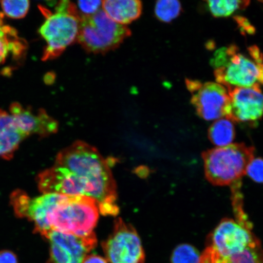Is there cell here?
<instances>
[{
    "instance_id": "ac0fdd59",
    "label": "cell",
    "mask_w": 263,
    "mask_h": 263,
    "mask_svg": "<svg viewBox=\"0 0 263 263\" xmlns=\"http://www.w3.org/2000/svg\"><path fill=\"white\" fill-rule=\"evenodd\" d=\"M210 13L215 17H226L234 14L239 10L246 9L249 5V1H208L206 2Z\"/></svg>"
},
{
    "instance_id": "4316f807",
    "label": "cell",
    "mask_w": 263,
    "mask_h": 263,
    "mask_svg": "<svg viewBox=\"0 0 263 263\" xmlns=\"http://www.w3.org/2000/svg\"><path fill=\"white\" fill-rule=\"evenodd\" d=\"M15 126L16 124L12 115L0 109V133Z\"/></svg>"
},
{
    "instance_id": "44dd1931",
    "label": "cell",
    "mask_w": 263,
    "mask_h": 263,
    "mask_svg": "<svg viewBox=\"0 0 263 263\" xmlns=\"http://www.w3.org/2000/svg\"><path fill=\"white\" fill-rule=\"evenodd\" d=\"M2 14L12 19L24 18L27 14L30 3L27 0H9L0 2Z\"/></svg>"
},
{
    "instance_id": "f1b7e54d",
    "label": "cell",
    "mask_w": 263,
    "mask_h": 263,
    "mask_svg": "<svg viewBox=\"0 0 263 263\" xmlns=\"http://www.w3.org/2000/svg\"><path fill=\"white\" fill-rule=\"evenodd\" d=\"M82 263H108L106 259L101 256L92 254L87 255Z\"/></svg>"
},
{
    "instance_id": "484cf974",
    "label": "cell",
    "mask_w": 263,
    "mask_h": 263,
    "mask_svg": "<svg viewBox=\"0 0 263 263\" xmlns=\"http://www.w3.org/2000/svg\"><path fill=\"white\" fill-rule=\"evenodd\" d=\"M200 263H229L228 259L220 255L211 246H209L200 258Z\"/></svg>"
},
{
    "instance_id": "9c48e42d",
    "label": "cell",
    "mask_w": 263,
    "mask_h": 263,
    "mask_svg": "<svg viewBox=\"0 0 263 263\" xmlns=\"http://www.w3.org/2000/svg\"><path fill=\"white\" fill-rule=\"evenodd\" d=\"M45 238L50 246L48 263H82L97 244L95 233L78 236L51 230Z\"/></svg>"
},
{
    "instance_id": "52a82bcc",
    "label": "cell",
    "mask_w": 263,
    "mask_h": 263,
    "mask_svg": "<svg viewBox=\"0 0 263 263\" xmlns=\"http://www.w3.org/2000/svg\"><path fill=\"white\" fill-rule=\"evenodd\" d=\"M186 85L191 94V103L198 116L206 121L229 118L231 113L228 90L216 82H203L186 79Z\"/></svg>"
},
{
    "instance_id": "6da1fadb",
    "label": "cell",
    "mask_w": 263,
    "mask_h": 263,
    "mask_svg": "<svg viewBox=\"0 0 263 263\" xmlns=\"http://www.w3.org/2000/svg\"><path fill=\"white\" fill-rule=\"evenodd\" d=\"M54 164L69 171L80 195L96 200L102 215L116 216L119 212L113 174L96 148L76 141L58 154Z\"/></svg>"
},
{
    "instance_id": "2e32d148",
    "label": "cell",
    "mask_w": 263,
    "mask_h": 263,
    "mask_svg": "<svg viewBox=\"0 0 263 263\" xmlns=\"http://www.w3.org/2000/svg\"><path fill=\"white\" fill-rule=\"evenodd\" d=\"M235 137L234 123L228 118L216 120L209 128V139L216 147L230 145Z\"/></svg>"
},
{
    "instance_id": "603a6c76",
    "label": "cell",
    "mask_w": 263,
    "mask_h": 263,
    "mask_svg": "<svg viewBox=\"0 0 263 263\" xmlns=\"http://www.w3.org/2000/svg\"><path fill=\"white\" fill-rule=\"evenodd\" d=\"M30 197L21 190H16L11 196V203L15 214L18 218H26L30 202Z\"/></svg>"
},
{
    "instance_id": "8992f818",
    "label": "cell",
    "mask_w": 263,
    "mask_h": 263,
    "mask_svg": "<svg viewBox=\"0 0 263 263\" xmlns=\"http://www.w3.org/2000/svg\"><path fill=\"white\" fill-rule=\"evenodd\" d=\"M130 35L126 26L115 22L101 9L81 18L77 41L89 53L103 54L117 48Z\"/></svg>"
},
{
    "instance_id": "ba28073f",
    "label": "cell",
    "mask_w": 263,
    "mask_h": 263,
    "mask_svg": "<svg viewBox=\"0 0 263 263\" xmlns=\"http://www.w3.org/2000/svg\"><path fill=\"white\" fill-rule=\"evenodd\" d=\"M102 246L110 263L145 261V254L136 229L121 218L115 220L112 233L102 243Z\"/></svg>"
},
{
    "instance_id": "7c38bea8",
    "label": "cell",
    "mask_w": 263,
    "mask_h": 263,
    "mask_svg": "<svg viewBox=\"0 0 263 263\" xmlns=\"http://www.w3.org/2000/svg\"><path fill=\"white\" fill-rule=\"evenodd\" d=\"M11 115L14 118L16 126L26 137L32 134L45 137L57 133L59 124L44 109L33 111L31 107H24L18 103L10 107Z\"/></svg>"
},
{
    "instance_id": "4fadbf2b",
    "label": "cell",
    "mask_w": 263,
    "mask_h": 263,
    "mask_svg": "<svg viewBox=\"0 0 263 263\" xmlns=\"http://www.w3.org/2000/svg\"><path fill=\"white\" fill-rule=\"evenodd\" d=\"M65 195L57 193L44 194L40 197L31 199L26 218L34 223V232L44 238L51 231L48 222V216Z\"/></svg>"
},
{
    "instance_id": "7402d4cb",
    "label": "cell",
    "mask_w": 263,
    "mask_h": 263,
    "mask_svg": "<svg viewBox=\"0 0 263 263\" xmlns=\"http://www.w3.org/2000/svg\"><path fill=\"white\" fill-rule=\"evenodd\" d=\"M201 255L192 245L183 244L174 250L172 263H200Z\"/></svg>"
},
{
    "instance_id": "9a60e30c",
    "label": "cell",
    "mask_w": 263,
    "mask_h": 263,
    "mask_svg": "<svg viewBox=\"0 0 263 263\" xmlns=\"http://www.w3.org/2000/svg\"><path fill=\"white\" fill-rule=\"evenodd\" d=\"M3 17L0 12V64H4L9 55L20 57L26 48L25 42L18 37L15 29L5 24Z\"/></svg>"
},
{
    "instance_id": "d6986e66",
    "label": "cell",
    "mask_w": 263,
    "mask_h": 263,
    "mask_svg": "<svg viewBox=\"0 0 263 263\" xmlns=\"http://www.w3.org/2000/svg\"><path fill=\"white\" fill-rule=\"evenodd\" d=\"M154 11L157 19L161 22L169 23L180 15L182 5L177 0H161L157 2Z\"/></svg>"
},
{
    "instance_id": "8fae6325",
    "label": "cell",
    "mask_w": 263,
    "mask_h": 263,
    "mask_svg": "<svg viewBox=\"0 0 263 263\" xmlns=\"http://www.w3.org/2000/svg\"><path fill=\"white\" fill-rule=\"evenodd\" d=\"M233 123H255L263 117V91L259 85L229 88Z\"/></svg>"
},
{
    "instance_id": "5b68a950",
    "label": "cell",
    "mask_w": 263,
    "mask_h": 263,
    "mask_svg": "<svg viewBox=\"0 0 263 263\" xmlns=\"http://www.w3.org/2000/svg\"><path fill=\"white\" fill-rule=\"evenodd\" d=\"M206 178L213 185L226 186L238 182L254 159V148L244 143L215 147L202 154Z\"/></svg>"
},
{
    "instance_id": "30bf717a",
    "label": "cell",
    "mask_w": 263,
    "mask_h": 263,
    "mask_svg": "<svg viewBox=\"0 0 263 263\" xmlns=\"http://www.w3.org/2000/svg\"><path fill=\"white\" fill-rule=\"evenodd\" d=\"M211 245L220 255L228 258L249 246L259 242L249 230L232 219H224L214 230Z\"/></svg>"
},
{
    "instance_id": "3957f363",
    "label": "cell",
    "mask_w": 263,
    "mask_h": 263,
    "mask_svg": "<svg viewBox=\"0 0 263 263\" xmlns=\"http://www.w3.org/2000/svg\"><path fill=\"white\" fill-rule=\"evenodd\" d=\"M40 8L45 20L39 34L47 44L42 59L50 60L77 41L81 18L74 3L67 0L59 2L54 12L42 6Z\"/></svg>"
},
{
    "instance_id": "83f0119b",
    "label": "cell",
    "mask_w": 263,
    "mask_h": 263,
    "mask_svg": "<svg viewBox=\"0 0 263 263\" xmlns=\"http://www.w3.org/2000/svg\"><path fill=\"white\" fill-rule=\"evenodd\" d=\"M0 263H18V261L14 252L4 250L0 251Z\"/></svg>"
},
{
    "instance_id": "d4e9b609",
    "label": "cell",
    "mask_w": 263,
    "mask_h": 263,
    "mask_svg": "<svg viewBox=\"0 0 263 263\" xmlns=\"http://www.w3.org/2000/svg\"><path fill=\"white\" fill-rule=\"evenodd\" d=\"M246 174L255 182L263 183V159L254 158L249 163Z\"/></svg>"
},
{
    "instance_id": "cb8c5ba5",
    "label": "cell",
    "mask_w": 263,
    "mask_h": 263,
    "mask_svg": "<svg viewBox=\"0 0 263 263\" xmlns=\"http://www.w3.org/2000/svg\"><path fill=\"white\" fill-rule=\"evenodd\" d=\"M103 5L101 1H79L76 5L81 18L88 17L100 11Z\"/></svg>"
},
{
    "instance_id": "277c9868",
    "label": "cell",
    "mask_w": 263,
    "mask_h": 263,
    "mask_svg": "<svg viewBox=\"0 0 263 263\" xmlns=\"http://www.w3.org/2000/svg\"><path fill=\"white\" fill-rule=\"evenodd\" d=\"M99 212L98 203L91 197L65 196L49 212L48 222L54 231L87 236L94 233Z\"/></svg>"
},
{
    "instance_id": "5bb4252c",
    "label": "cell",
    "mask_w": 263,
    "mask_h": 263,
    "mask_svg": "<svg viewBox=\"0 0 263 263\" xmlns=\"http://www.w3.org/2000/svg\"><path fill=\"white\" fill-rule=\"evenodd\" d=\"M102 7L108 17L124 26L136 21L142 12V3L138 0H106Z\"/></svg>"
},
{
    "instance_id": "7a4b0ae2",
    "label": "cell",
    "mask_w": 263,
    "mask_h": 263,
    "mask_svg": "<svg viewBox=\"0 0 263 263\" xmlns=\"http://www.w3.org/2000/svg\"><path fill=\"white\" fill-rule=\"evenodd\" d=\"M210 63L216 81L227 89L263 87V54L256 46H251L247 51L234 44L219 48Z\"/></svg>"
},
{
    "instance_id": "ffe728a7",
    "label": "cell",
    "mask_w": 263,
    "mask_h": 263,
    "mask_svg": "<svg viewBox=\"0 0 263 263\" xmlns=\"http://www.w3.org/2000/svg\"><path fill=\"white\" fill-rule=\"evenodd\" d=\"M228 259L229 263H263V249L261 243L249 246Z\"/></svg>"
},
{
    "instance_id": "e0dca14e",
    "label": "cell",
    "mask_w": 263,
    "mask_h": 263,
    "mask_svg": "<svg viewBox=\"0 0 263 263\" xmlns=\"http://www.w3.org/2000/svg\"><path fill=\"white\" fill-rule=\"evenodd\" d=\"M27 137L15 126L0 133V157L9 160L14 157L20 144Z\"/></svg>"
}]
</instances>
